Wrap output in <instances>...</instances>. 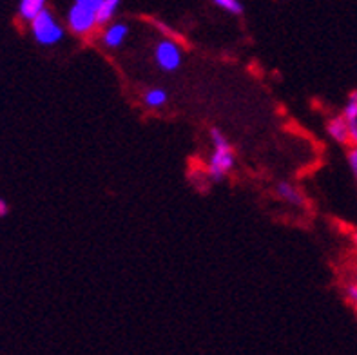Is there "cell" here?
<instances>
[{"label":"cell","instance_id":"obj_1","mask_svg":"<svg viewBox=\"0 0 357 355\" xmlns=\"http://www.w3.org/2000/svg\"><path fill=\"white\" fill-rule=\"evenodd\" d=\"M211 142H213V154L208 158L207 176L213 181H222L234 167V149L229 144L227 136L222 130L213 127L211 129Z\"/></svg>","mask_w":357,"mask_h":355},{"label":"cell","instance_id":"obj_2","mask_svg":"<svg viewBox=\"0 0 357 355\" xmlns=\"http://www.w3.org/2000/svg\"><path fill=\"white\" fill-rule=\"evenodd\" d=\"M31 35L40 45H54L63 38V27L54 18L50 9L45 8L40 15H36L31 22Z\"/></svg>","mask_w":357,"mask_h":355},{"label":"cell","instance_id":"obj_3","mask_svg":"<svg viewBox=\"0 0 357 355\" xmlns=\"http://www.w3.org/2000/svg\"><path fill=\"white\" fill-rule=\"evenodd\" d=\"M96 13H98L96 8L75 0V4L71 6L68 13V27L71 29V33H75L78 36L91 35L98 27Z\"/></svg>","mask_w":357,"mask_h":355},{"label":"cell","instance_id":"obj_4","mask_svg":"<svg viewBox=\"0 0 357 355\" xmlns=\"http://www.w3.org/2000/svg\"><path fill=\"white\" fill-rule=\"evenodd\" d=\"M154 60L162 71L172 73L181 66L183 53H181V47L174 38H163L154 47Z\"/></svg>","mask_w":357,"mask_h":355},{"label":"cell","instance_id":"obj_5","mask_svg":"<svg viewBox=\"0 0 357 355\" xmlns=\"http://www.w3.org/2000/svg\"><path fill=\"white\" fill-rule=\"evenodd\" d=\"M326 133L334 139L335 144L347 145L349 147L352 144V136H350V126L349 121L344 120L343 114H335L331 120L326 121Z\"/></svg>","mask_w":357,"mask_h":355},{"label":"cell","instance_id":"obj_6","mask_svg":"<svg viewBox=\"0 0 357 355\" xmlns=\"http://www.w3.org/2000/svg\"><path fill=\"white\" fill-rule=\"evenodd\" d=\"M129 36V26L123 22H109L105 26L104 33H102V44L107 47V50H118L120 45H123V42L127 40Z\"/></svg>","mask_w":357,"mask_h":355},{"label":"cell","instance_id":"obj_7","mask_svg":"<svg viewBox=\"0 0 357 355\" xmlns=\"http://www.w3.org/2000/svg\"><path fill=\"white\" fill-rule=\"evenodd\" d=\"M276 196L285 203H289V205H294V207H305L307 205L305 194L290 181H281V183L276 185Z\"/></svg>","mask_w":357,"mask_h":355},{"label":"cell","instance_id":"obj_8","mask_svg":"<svg viewBox=\"0 0 357 355\" xmlns=\"http://www.w3.org/2000/svg\"><path fill=\"white\" fill-rule=\"evenodd\" d=\"M45 2L47 0H20V4H18V17L26 20V22H31L36 15H40L44 11Z\"/></svg>","mask_w":357,"mask_h":355},{"label":"cell","instance_id":"obj_9","mask_svg":"<svg viewBox=\"0 0 357 355\" xmlns=\"http://www.w3.org/2000/svg\"><path fill=\"white\" fill-rule=\"evenodd\" d=\"M120 4H122V0H102V4H100L98 8V13H96L98 26H107V24L114 18V15L118 13Z\"/></svg>","mask_w":357,"mask_h":355},{"label":"cell","instance_id":"obj_10","mask_svg":"<svg viewBox=\"0 0 357 355\" xmlns=\"http://www.w3.org/2000/svg\"><path fill=\"white\" fill-rule=\"evenodd\" d=\"M169 95L167 91L162 89V87H153V89H147L144 95V104L149 109H160L167 104Z\"/></svg>","mask_w":357,"mask_h":355},{"label":"cell","instance_id":"obj_11","mask_svg":"<svg viewBox=\"0 0 357 355\" xmlns=\"http://www.w3.org/2000/svg\"><path fill=\"white\" fill-rule=\"evenodd\" d=\"M341 114L344 116V120L349 121H354L357 118V91H352L349 95V98H347V102H344L343 105V111H341Z\"/></svg>","mask_w":357,"mask_h":355},{"label":"cell","instance_id":"obj_12","mask_svg":"<svg viewBox=\"0 0 357 355\" xmlns=\"http://www.w3.org/2000/svg\"><path fill=\"white\" fill-rule=\"evenodd\" d=\"M213 2L218 6V8L225 9L227 13H231V15L243 13V4H241L240 0H213Z\"/></svg>","mask_w":357,"mask_h":355},{"label":"cell","instance_id":"obj_13","mask_svg":"<svg viewBox=\"0 0 357 355\" xmlns=\"http://www.w3.org/2000/svg\"><path fill=\"white\" fill-rule=\"evenodd\" d=\"M343 294L344 297H347V301L352 305L354 310L357 312V283L356 281H350V279H347V283H344L343 287Z\"/></svg>","mask_w":357,"mask_h":355},{"label":"cell","instance_id":"obj_14","mask_svg":"<svg viewBox=\"0 0 357 355\" xmlns=\"http://www.w3.org/2000/svg\"><path fill=\"white\" fill-rule=\"evenodd\" d=\"M347 163H349V169L352 172L354 180L357 183V145H349V151H347Z\"/></svg>","mask_w":357,"mask_h":355},{"label":"cell","instance_id":"obj_15","mask_svg":"<svg viewBox=\"0 0 357 355\" xmlns=\"http://www.w3.org/2000/svg\"><path fill=\"white\" fill-rule=\"evenodd\" d=\"M347 279H350V281H356V283H357V254H356V259L350 263L349 275H347Z\"/></svg>","mask_w":357,"mask_h":355},{"label":"cell","instance_id":"obj_16","mask_svg":"<svg viewBox=\"0 0 357 355\" xmlns=\"http://www.w3.org/2000/svg\"><path fill=\"white\" fill-rule=\"evenodd\" d=\"M350 136H352V144L350 145H357V118L354 121H350Z\"/></svg>","mask_w":357,"mask_h":355},{"label":"cell","instance_id":"obj_17","mask_svg":"<svg viewBox=\"0 0 357 355\" xmlns=\"http://www.w3.org/2000/svg\"><path fill=\"white\" fill-rule=\"evenodd\" d=\"M9 214V205L4 198H0V218H4Z\"/></svg>","mask_w":357,"mask_h":355},{"label":"cell","instance_id":"obj_18","mask_svg":"<svg viewBox=\"0 0 357 355\" xmlns=\"http://www.w3.org/2000/svg\"><path fill=\"white\" fill-rule=\"evenodd\" d=\"M350 241H352L354 252H356V254H357V230H354L352 234H350Z\"/></svg>","mask_w":357,"mask_h":355}]
</instances>
